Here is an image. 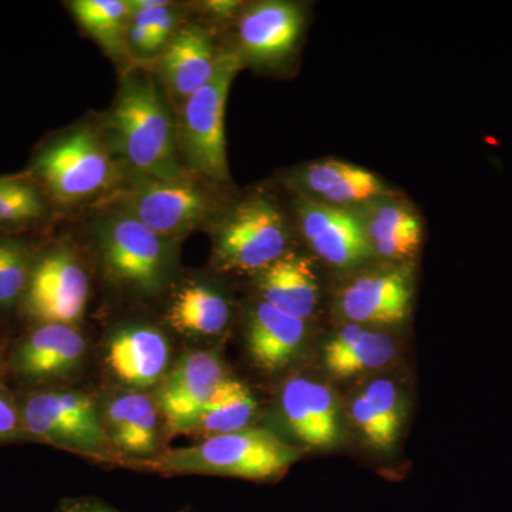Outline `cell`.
Instances as JSON below:
<instances>
[{
    "label": "cell",
    "mask_w": 512,
    "mask_h": 512,
    "mask_svg": "<svg viewBox=\"0 0 512 512\" xmlns=\"http://www.w3.org/2000/svg\"><path fill=\"white\" fill-rule=\"evenodd\" d=\"M224 372L214 352L187 353L175 363L158 394V407L171 430H190L228 379Z\"/></svg>",
    "instance_id": "obj_14"
},
{
    "label": "cell",
    "mask_w": 512,
    "mask_h": 512,
    "mask_svg": "<svg viewBox=\"0 0 512 512\" xmlns=\"http://www.w3.org/2000/svg\"><path fill=\"white\" fill-rule=\"evenodd\" d=\"M16 397L28 441L87 456L104 457L113 450L103 417L86 394L53 386L22 390Z\"/></svg>",
    "instance_id": "obj_8"
},
{
    "label": "cell",
    "mask_w": 512,
    "mask_h": 512,
    "mask_svg": "<svg viewBox=\"0 0 512 512\" xmlns=\"http://www.w3.org/2000/svg\"><path fill=\"white\" fill-rule=\"evenodd\" d=\"M50 202L28 175H0V232L35 227L49 217Z\"/></svg>",
    "instance_id": "obj_26"
},
{
    "label": "cell",
    "mask_w": 512,
    "mask_h": 512,
    "mask_svg": "<svg viewBox=\"0 0 512 512\" xmlns=\"http://www.w3.org/2000/svg\"><path fill=\"white\" fill-rule=\"evenodd\" d=\"M256 407L258 403L251 390L239 380L228 377L210 406L192 423L190 430L218 436L247 429L254 419Z\"/></svg>",
    "instance_id": "obj_27"
},
{
    "label": "cell",
    "mask_w": 512,
    "mask_h": 512,
    "mask_svg": "<svg viewBox=\"0 0 512 512\" xmlns=\"http://www.w3.org/2000/svg\"><path fill=\"white\" fill-rule=\"evenodd\" d=\"M356 211L373 258L387 264H409L423 241V222L416 208L390 192Z\"/></svg>",
    "instance_id": "obj_19"
},
{
    "label": "cell",
    "mask_w": 512,
    "mask_h": 512,
    "mask_svg": "<svg viewBox=\"0 0 512 512\" xmlns=\"http://www.w3.org/2000/svg\"><path fill=\"white\" fill-rule=\"evenodd\" d=\"M306 330V320L259 301L248 322L247 348L252 362L269 373L284 369L305 343Z\"/></svg>",
    "instance_id": "obj_20"
},
{
    "label": "cell",
    "mask_w": 512,
    "mask_h": 512,
    "mask_svg": "<svg viewBox=\"0 0 512 512\" xmlns=\"http://www.w3.org/2000/svg\"><path fill=\"white\" fill-rule=\"evenodd\" d=\"M299 232L312 254L332 268H357L373 258L356 210L330 207L293 195Z\"/></svg>",
    "instance_id": "obj_12"
},
{
    "label": "cell",
    "mask_w": 512,
    "mask_h": 512,
    "mask_svg": "<svg viewBox=\"0 0 512 512\" xmlns=\"http://www.w3.org/2000/svg\"><path fill=\"white\" fill-rule=\"evenodd\" d=\"M56 512H120L97 498H69L57 507Z\"/></svg>",
    "instance_id": "obj_32"
},
{
    "label": "cell",
    "mask_w": 512,
    "mask_h": 512,
    "mask_svg": "<svg viewBox=\"0 0 512 512\" xmlns=\"http://www.w3.org/2000/svg\"><path fill=\"white\" fill-rule=\"evenodd\" d=\"M301 458L298 448L272 431L247 427L207 437L195 446L175 448L151 461L164 474L220 476L269 481L282 476Z\"/></svg>",
    "instance_id": "obj_3"
},
{
    "label": "cell",
    "mask_w": 512,
    "mask_h": 512,
    "mask_svg": "<svg viewBox=\"0 0 512 512\" xmlns=\"http://www.w3.org/2000/svg\"><path fill=\"white\" fill-rule=\"evenodd\" d=\"M89 292L90 276L76 249L69 244L50 245L37 251L19 313L30 325L77 326Z\"/></svg>",
    "instance_id": "obj_9"
},
{
    "label": "cell",
    "mask_w": 512,
    "mask_h": 512,
    "mask_svg": "<svg viewBox=\"0 0 512 512\" xmlns=\"http://www.w3.org/2000/svg\"><path fill=\"white\" fill-rule=\"evenodd\" d=\"M202 9L215 20H228L238 18L244 8L237 0H208L202 3Z\"/></svg>",
    "instance_id": "obj_33"
},
{
    "label": "cell",
    "mask_w": 512,
    "mask_h": 512,
    "mask_svg": "<svg viewBox=\"0 0 512 512\" xmlns=\"http://www.w3.org/2000/svg\"><path fill=\"white\" fill-rule=\"evenodd\" d=\"M10 345L8 339L0 336V387L5 386L6 376H9V353Z\"/></svg>",
    "instance_id": "obj_34"
},
{
    "label": "cell",
    "mask_w": 512,
    "mask_h": 512,
    "mask_svg": "<svg viewBox=\"0 0 512 512\" xmlns=\"http://www.w3.org/2000/svg\"><path fill=\"white\" fill-rule=\"evenodd\" d=\"M100 211L93 237L111 284L144 298L163 292L173 272L177 242L161 237L126 212Z\"/></svg>",
    "instance_id": "obj_5"
},
{
    "label": "cell",
    "mask_w": 512,
    "mask_h": 512,
    "mask_svg": "<svg viewBox=\"0 0 512 512\" xmlns=\"http://www.w3.org/2000/svg\"><path fill=\"white\" fill-rule=\"evenodd\" d=\"M396 357V345L387 333L346 323L323 350V365L330 375L346 379L389 365Z\"/></svg>",
    "instance_id": "obj_23"
},
{
    "label": "cell",
    "mask_w": 512,
    "mask_h": 512,
    "mask_svg": "<svg viewBox=\"0 0 512 512\" xmlns=\"http://www.w3.org/2000/svg\"><path fill=\"white\" fill-rule=\"evenodd\" d=\"M275 198L255 192L212 222V262L225 272H261L288 254L291 224Z\"/></svg>",
    "instance_id": "obj_7"
},
{
    "label": "cell",
    "mask_w": 512,
    "mask_h": 512,
    "mask_svg": "<svg viewBox=\"0 0 512 512\" xmlns=\"http://www.w3.org/2000/svg\"><path fill=\"white\" fill-rule=\"evenodd\" d=\"M288 184L293 195L345 210H359L392 192L372 171L333 158L302 165Z\"/></svg>",
    "instance_id": "obj_15"
},
{
    "label": "cell",
    "mask_w": 512,
    "mask_h": 512,
    "mask_svg": "<svg viewBox=\"0 0 512 512\" xmlns=\"http://www.w3.org/2000/svg\"><path fill=\"white\" fill-rule=\"evenodd\" d=\"M279 409L286 426L305 446L329 448L342 437L335 394L309 377H291L279 393Z\"/></svg>",
    "instance_id": "obj_18"
},
{
    "label": "cell",
    "mask_w": 512,
    "mask_h": 512,
    "mask_svg": "<svg viewBox=\"0 0 512 512\" xmlns=\"http://www.w3.org/2000/svg\"><path fill=\"white\" fill-rule=\"evenodd\" d=\"M74 19L101 49L119 60L128 55L127 28L131 8L127 0H74L69 3Z\"/></svg>",
    "instance_id": "obj_25"
},
{
    "label": "cell",
    "mask_w": 512,
    "mask_h": 512,
    "mask_svg": "<svg viewBox=\"0 0 512 512\" xmlns=\"http://www.w3.org/2000/svg\"><path fill=\"white\" fill-rule=\"evenodd\" d=\"M37 251L18 235L0 234V312L19 313Z\"/></svg>",
    "instance_id": "obj_28"
},
{
    "label": "cell",
    "mask_w": 512,
    "mask_h": 512,
    "mask_svg": "<svg viewBox=\"0 0 512 512\" xmlns=\"http://www.w3.org/2000/svg\"><path fill=\"white\" fill-rule=\"evenodd\" d=\"M244 66L235 50H221L210 82L177 111L178 148L187 173L212 185L231 181L225 110L232 82Z\"/></svg>",
    "instance_id": "obj_6"
},
{
    "label": "cell",
    "mask_w": 512,
    "mask_h": 512,
    "mask_svg": "<svg viewBox=\"0 0 512 512\" xmlns=\"http://www.w3.org/2000/svg\"><path fill=\"white\" fill-rule=\"evenodd\" d=\"M26 175L60 207H97L127 178L106 138L90 126L69 128L42 144Z\"/></svg>",
    "instance_id": "obj_2"
},
{
    "label": "cell",
    "mask_w": 512,
    "mask_h": 512,
    "mask_svg": "<svg viewBox=\"0 0 512 512\" xmlns=\"http://www.w3.org/2000/svg\"><path fill=\"white\" fill-rule=\"evenodd\" d=\"M86 350L76 326L35 323L10 345L9 376L23 390L53 387L79 370Z\"/></svg>",
    "instance_id": "obj_10"
},
{
    "label": "cell",
    "mask_w": 512,
    "mask_h": 512,
    "mask_svg": "<svg viewBox=\"0 0 512 512\" xmlns=\"http://www.w3.org/2000/svg\"><path fill=\"white\" fill-rule=\"evenodd\" d=\"M261 301L308 320L319 302L318 276L311 258L288 252L256 274Z\"/></svg>",
    "instance_id": "obj_21"
},
{
    "label": "cell",
    "mask_w": 512,
    "mask_h": 512,
    "mask_svg": "<svg viewBox=\"0 0 512 512\" xmlns=\"http://www.w3.org/2000/svg\"><path fill=\"white\" fill-rule=\"evenodd\" d=\"M349 414L350 419L353 420V423H355V426L370 446L382 451L392 448L386 434H384L382 424L377 419L375 410H373L372 404L367 400L365 393L357 394L355 399L350 402Z\"/></svg>",
    "instance_id": "obj_30"
},
{
    "label": "cell",
    "mask_w": 512,
    "mask_h": 512,
    "mask_svg": "<svg viewBox=\"0 0 512 512\" xmlns=\"http://www.w3.org/2000/svg\"><path fill=\"white\" fill-rule=\"evenodd\" d=\"M104 427L114 448L133 457H151L160 446L157 404L138 392L119 394L104 407Z\"/></svg>",
    "instance_id": "obj_22"
},
{
    "label": "cell",
    "mask_w": 512,
    "mask_h": 512,
    "mask_svg": "<svg viewBox=\"0 0 512 512\" xmlns=\"http://www.w3.org/2000/svg\"><path fill=\"white\" fill-rule=\"evenodd\" d=\"M220 53L214 32L207 26H183L171 37L158 55L157 77L175 111L210 82Z\"/></svg>",
    "instance_id": "obj_16"
},
{
    "label": "cell",
    "mask_w": 512,
    "mask_h": 512,
    "mask_svg": "<svg viewBox=\"0 0 512 512\" xmlns=\"http://www.w3.org/2000/svg\"><path fill=\"white\" fill-rule=\"evenodd\" d=\"M171 359V345L163 330L147 323H133L111 333L106 345V365L121 384L148 389L164 379Z\"/></svg>",
    "instance_id": "obj_17"
},
{
    "label": "cell",
    "mask_w": 512,
    "mask_h": 512,
    "mask_svg": "<svg viewBox=\"0 0 512 512\" xmlns=\"http://www.w3.org/2000/svg\"><path fill=\"white\" fill-rule=\"evenodd\" d=\"M363 393L372 404L390 446H393L399 439L400 430L403 427L404 406L402 394H400L396 384L389 379L373 380V382L367 384Z\"/></svg>",
    "instance_id": "obj_29"
},
{
    "label": "cell",
    "mask_w": 512,
    "mask_h": 512,
    "mask_svg": "<svg viewBox=\"0 0 512 512\" xmlns=\"http://www.w3.org/2000/svg\"><path fill=\"white\" fill-rule=\"evenodd\" d=\"M168 320L178 332L194 336H217L231 320L228 299L214 286L192 282L175 293Z\"/></svg>",
    "instance_id": "obj_24"
},
{
    "label": "cell",
    "mask_w": 512,
    "mask_h": 512,
    "mask_svg": "<svg viewBox=\"0 0 512 512\" xmlns=\"http://www.w3.org/2000/svg\"><path fill=\"white\" fill-rule=\"evenodd\" d=\"M28 441L23 430L18 397L8 387H0V446Z\"/></svg>",
    "instance_id": "obj_31"
},
{
    "label": "cell",
    "mask_w": 512,
    "mask_h": 512,
    "mask_svg": "<svg viewBox=\"0 0 512 512\" xmlns=\"http://www.w3.org/2000/svg\"><path fill=\"white\" fill-rule=\"evenodd\" d=\"M215 185L194 175L127 177L97 208L126 212L168 241L180 242L221 214Z\"/></svg>",
    "instance_id": "obj_4"
},
{
    "label": "cell",
    "mask_w": 512,
    "mask_h": 512,
    "mask_svg": "<svg viewBox=\"0 0 512 512\" xmlns=\"http://www.w3.org/2000/svg\"><path fill=\"white\" fill-rule=\"evenodd\" d=\"M305 29L301 6L282 0H266L242 9L238 16V49L242 62L269 66L295 53Z\"/></svg>",
    "instance_id": "obj_13"
},
{
    "label": "cell",
    "mask_w": 512,
    "mask_h": 512,
    "mask_svg": "<svg viewBox=\"0 0 512 512\" xmlns=\"http://www.w3.org/2000/svg\"><path fill=\"white\" fill-rule=\"evenodd\" d=\"M414 276L409 264H387L360 272L343 285L336 299L339 315L362 326L400 325L409 316Z\"/></svg>",
    "instance_id": "obj_11"
},
{
    "label": "cell",
    "mask_w": 512,
    "mask_h": 512,
    "mask_svg": "<svg viewBox=\"0 0 512 512\" xmlns=\"http://www.w3.org/2000/svg\"><path fill=\"white\" fill-rule=\"evenodd\" d=\"M101 134L127 177L191 175L181 163L177 114L157 76L127 72Z\"/></svg>",
    "instance_id": "obj_1"
}]
</instances>
